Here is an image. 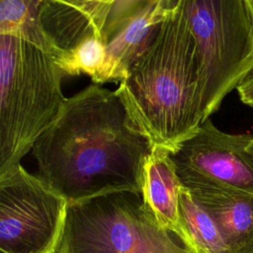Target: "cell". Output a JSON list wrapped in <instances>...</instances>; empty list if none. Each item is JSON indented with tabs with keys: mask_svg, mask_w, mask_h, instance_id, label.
Segmentation results:
<instances>
[{
	"mask_svg": "<svg viewBox=\"0 0 253 253\" xmlns=\"http://www.w3.org/2000/svg\"><path fill=\"white\" fill-rule=\"evenodd\" d=\"M153 149L117 92L91 83L66 98L32 152L38 176L70 205L115 192L141 194Z\"/></svg>",
	"mask_w": 253,
	"mask_h": 253,
	"instance_id": "1",
	"label": "cell"
},
{
	"mask_svg": "<svg viewBox=\"0 0 253 253\" xmlns=\"http://www.w3.org/2000/svg\"><path fill=\"white\" fill-rule=\"evenodd\" d=\"M154 147L174 150L204 124L197 44L182 0L116 90Z\"/></svg>",
	"mask_w": 253,
	"mask_h": 253,
	"instance_id": "2",
	"label": "cell"
},
{
	"mask_svg": "<svg viewBox=\"0 0 253 253\" xmlns=\"http://www.w3.org/2000/svg\"><path fill=\"white\" fill-rule=\"evenodd\" d=\"M55 58L23 39L0 35V178L21 164L66 98Z\"/></svg>",
	"mask_w": 253,
	"mask_h": 253,
	"instance_id": "3",
	"label": "cell"
},
{
	"mask_svg": "<svg viewBox=\"0 0 253 253\" xmlns=\"http://www.w3.org/2000/svg\"><path fill=\"white\" fill-rule=\"evenodd\" d=\"M56 253H191L177 243L141 194L122 191L70 204Z\"/></svg>",
	"mask_w": 253,
	"mask_h": 253,
	"instance_id": "4",
	"label": "cell"
},
{
	"mask_svg": "<svg viewBox=\"0 0 253 253\" xmlns=\"http://www.w3.org/2000/svg\"><path fill=\"white\" fill-rule=\"evenodd\" d=\"M195 38L204 123L253 70V21L247 0H182Z\"/></svg>",
	"mask_w": 253,
	"mask_h": 253,
	"instance_id": "5",
	"label": "cell"
},
{
	"mask_svg": "<svg viewBox=\"0 0 253 253\" xmlns=\"http://www.w3.org/2000/svg\"><path fill=\"white\" fill-rule=\"evenodd\" d=\"M67 201L21 164L0 178V251L56 253Z\"/></svg>",
	"mask_w": 253,
	"mask_h": 253,
	"instance_id": "6",
	"label": "cell"
},
{
	"mask_svg": "<svg viewBox=\"0 0 253 253\" xmlns=\"http://www.w3.org/2000/svg\"><path fill=\"white\" fill-rule=\"evenodd\" d=\"M253 135L219 130L208 119L199 130L170 152L177 176L187 188L222 186L253 193Z\"/></svg>",
	"mask_w": 253,
	"mask_h": 253,
	"instance_id": "7",
	"label": "cell"
},
{
	"mask_svg": "<svg viewBox=\"0 0 253 253\" xmlns=\"http://www.w3.org/2000/svg\"><path fill=\"white\" fill-rule=\"evenodd\" d=\"M114 0H42V29L54 50V58L91 38L103 39Z\"/></svg>",
	"mask_w": 253,
	"mask_h": 253,
	"instance_id": "8",
	"label": "cell"
},
{
	"mask_svg": "<svg viewBox=\"0 0 253 253\" xmlns=\"http://www.w3.org/2000/svg\"><path fill=\"white\" fill-rule=\"evenodd\" d=\"M188 191L214 221L227 253H253V193L222 186Z\"/></svg>",
	"mask_w": 253,
	"mask_h": 253,
	"instance_id": "9",
	"label": "cell"
},
{
	"mask_svg": "<svg viewBox=\"0 0 253 253\" xmlns=\"http://www.w3.org/2000/svg\"><path fill=\"white\" fill-rule=\"evenodd\" d=\"M182 186L171 159L170 150L154 147L143 169L142 199L158 223L175 235L187 250L196 253L181 216L180 193Z\"/></svg>",
	"mask_w": 253,
	"mask_h": 253,
	"instance_id": "10",
	"label": "cell"
},
{
	"mask_svg": "<svg viewBox=\"0 0 253 253\" xmlns=\"http://www.w3.org/2000/svg\"><path fill=\"white\" fill-rule=\"evenodd\" d=\"M173 0H146L136 16L107 44L99 83L121 82L156 38Z\"/></svg>",
	"mask_w": 253,
	"mask_h": 253,
	"instance_id": "11",
	"label": "cell"
},
{
	"mask_svg": "<svg viewBox=\"0 0 253 253\" xmlns=\"http://www.w3.org/2000/svg\"><path fill=\"white\" fill-rule=\"evenodd\" d=\"M42 0H0V35L31 42L54 57V50L40 22Z\"/></svg>",
	"mask_w": 253,
	"mask_h": 253,
	"instance_id": "12",
	"label": "cell"
},
{
	"mask_svg": "<svg viewBox=\"0 0 253 253\" xmlns=\"http://www.w3.org/2000/svg\"><path fill=\"white\" fill-rule=\"evenodd\" d=\"M180 211L196 253H227L226 244L214 221L184 186L180 193Z\"/></svg>",
	"mask_w": 253,
	"mask_h": 253,
	"instance_id": "13",
	"label": "cell"
},
{
	"mask_svg": "<svg viewBox=\"0 0 253 253\" xmlns=\"http://www.w3.org/2000/svg\"><path fill=\"white\" fill-rule=\"evenodd\" d=\"M106 59L107 44L104 40L91 38L55 58V62L65 76L84 73L91 77L93 83L99 84Z\"/></svg>",
	"mask_w": 253,
	"mask_h": 253,
	"instance_id": "14",
	"label": "cell"
},
{
	"mask_svg": "<svg viewBox=\"0 0 253 253\" xmlns=\"http://www.w3.org/2000/svg\"><path fill=\"white\" fill-rule=\"evenodd\" d=\"M241 102L253 109V70L236 87Z\"/></svg>",
	"mask_w": 253,
	"mask_h": 253,
	"instance_id": "15",
	"label": "cell"
},
{
	"mask_svg": "<svg viewBox=\"0 0 253 253\" xmlns=\"http://www.w3.org/2000/svg\"><path fill=\"white\" fill-rule=\"evenodd\" d=\"M247 151L249 152V154L251 155V157L253 158V139L249 142V144L247 145Z\"/></svg>",
	"mask_w": 253,
	"mask_h": 253,
	"instance_id": "16",
	"label": "cell"
},
{
	"mask_svg": "<svg viewBox=\"0 0 253 253\" xmlns=\"http://www.w3.org/2000/svg\"><path fill=\"white\" fill-rule=\"evenodd\" d=\"M247 3H248V6H249L251 18H252V21H253V0H247Z\"/></svg>",
	"mask_w": 253,
	"mask_h": 253,
	"instance_id": "17",
	"label": "cell"
},
{
	"mask_svg": "<svg viewBox=\"0 0 253 253\" xmlns=\"http://www.w3.org/2000/svg\"><path fill=\"white\" fill-rule=\"evenodd\" d=\"M0 253H5V252H3V251H0Z\"/></svg>",
	"mask_w": 253,
	"mask_h": 253,
	"instance_id": "18",
	"label": "cell"
}]
</instances>
